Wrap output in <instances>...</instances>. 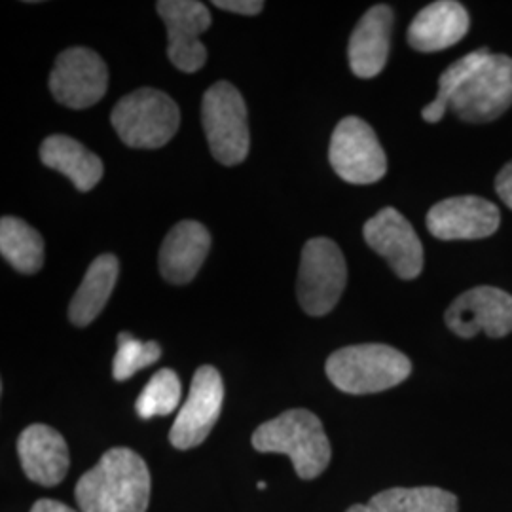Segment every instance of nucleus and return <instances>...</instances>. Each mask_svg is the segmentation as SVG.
<instances>
[{
	"label": "nucleus",
	"instance_id": "nucleus-1",
	"mask_svg": "<svg viewBox=\"0 0 512 512\" xmlns=\"http://www.w3.org/2000/svg\"><path fill=\"white\" fill-rule=\"evenodd\" d=\"M74 495L82 512H147V463L129 448H112L78 480Z\"/></svg>",
	"mask_w": 512,
	"mask_h": 512
},
{
	"label": "nucleus",
	"instance_id": "nucleus-2",
	"mask_svg": "<svg viewBox=\"0 0 512 512\" xmlns=\"http://www.w3.org/2000/svg\"><path fill=\"white\" fill-rule=\"evenodd\" d=\"M253 446L262 454H285L293 461L302 480H313L329 467V437L321 420L304 408L287 410L274 420L262 423L253 435Z\"/></svg>",
	"mask_w": 512,
	"mask_h": 512
},
{
	"label": "nucleus",
	"instance_id": "nucleus-3",
	"mask_svg": "<svg viewBox=\"0 0 512 512\" xmlns=\"http://www.w3.org/2000/svg\"><path fill=\"white\" fill-rule=\"evenodd\" d=\"M327 376L349 395H370L403 384L412 372L410 359L385 344H361L338 349L327 359Z\"/></svg>",
	"mask_w": 512,
	"mask_h": 512
},
{
	"label": "nucleus",
	"instance_id": "nucleus-4",
	"mask_svg": "<svg viewBox=\"0 0 512 512\" xmlns=\"http://www.w3.org/2000/svg\"><path fill=\"white\" fill-rule=\"evenodd\" d=\"M110 122L124 145L162 148L181 126V110L167 93L141 88L116 103Z\"/></svg>",
	"mask_w": 512,
	"mask_h": 512
},
{
	"label": "nucleus",
	"instance_id": "nucleus-5",
	"mask_svg": "<svg viewBox=\"0 0 512 512\" xmlns=\"http://www.w3.org/2000/svg\"><path fill=\"white\" fill-rule=\"evenodd\" d=\"M202 124L213 158L222 165H238L251 147L247 105L238 88L220 80L202 99Z\"/></svg>",
	"mask_w": 512,
	"mask_h": 512
},
{
	"label": "nucleus",
	"instance_id": "nucleus-6",
	"mask_svg": "<svg viewBox=\"0 0 512 512\" xmlns=\"http://www.w3.org/2000/svg\"><path fill=\"white\" fill-rule=\"evenodd\" d=\"M348 283V266L340 247L329 238H313L304 245L298 268L296 296L311 317L336 308Z\"/></svg>",
	"mask_w": 512,
	"mask_h": 512
},
{
	"label": "nucleus",
	"instance_id": "nucleus-7",
	"mask_svg": "<svg viewBox=\"0 0 512 512\" xmlns=\"http://www.w3.org/2000/svg\"><path fill=\"white\" fill-rule=\"evenodd\" d=\"M512 107V57L492 54L452 97L450 109L459 120L486 124Z\"/></svg>",
	"mask_w": 512,
	"mask_h": 512
},
{
	"label": "nucleus",
	"instance_id": "nucleus-8",
	"mask_svg": "<svg viewBox=\"0 0 512 512\" xmlns=\"http://www.w3.org/2000/svg\"><path fill=\"white\" fill-rule=\"evenodd\" d=\"M329 160L336 175L351 184L378 183L387 158L374 129L357 116L344 118L330 137Z\"/></svg>",
	"mask_w": 512,
	"mask_h": 512
},
{
	"label": "nucleus",
	"instance_id": "nucleus-9",
	"mask_svg": "<svg viewBox=\"0 0 512 512\" xmlns=\"http://www.w3.org/2000/svg\"><path fill=\"white\" fill-rule=\"evenodd\" d=\"M109 90V69L90 48H69L57 55L50 74V92L69 109H88Z\"/></svg>",
	"mask_w": 512,
	"mask_h": 512
},
{
	"label": "nucleus",
	"instance_id": "nucleus-10",
	"mask_svg": "<svg viewBox=\"0 0 512 512\" xmlns=\"http://www.w3.org/2000/svg\"><path fill=\"white\" fill-rule=\"evenodd\" d=\"M167 27V55L175 69L198 73L207 61L200 35L211 27V12L198 0H162L156 4Z\"/></svg>",
	"mask_w": 512,
	"mask_h": 512
},
{
	"label": "nucleus",
	"instance_id": "nucleus-11",
	"mask_svg": "<svg viewBox=\"0 0 512 512\" xmlns=\"http://www.w3.org/2000/svg\"><path fill=\"white\" fill-rule=\"evenodd\" d=\"M224 384L215 366H200L192 378L188 399L171 427L169 440L177 450L200 446L222 412Z\"/></svg>",
	"mask_w": 512,
	"mask_h": 512
},
{
	"label": "nucleus",
	"instance_id": "nucleus-12",
	"mask_svg": "<svg viewBox=\"0 0 512 512\" xmlns=\"http://www.w3.org/2000/svg\"><path fill=\"white\" fill-rule=\"evenodd\" d=\"M446 325L459 338H473L478 332L503 338L512 332V296L488 285L459 294L446 310Z\"/></svg>",
	"mask_w": 512,
	"mask_h": 512
},
{
	"label": "nucleus",
	"instance_id": "nucleus-13",
	"mask_svg": "<svg viewBox=\"0 0 512 512\" xmlns=\"http://www.w3.org/2000/svg\"><path fill=\"white\" fill-rule=\"evenodd\" d=\"M363 236L372 251L384 256L391 270L401 279H416L423 270V245L414 226L403 215L385 207L366 220Z\"/></svg>",
	"mask_w": 512,
	"mask_h": 512
},
{
	"label": "nucleus",
	"instance_id": "nucleus-14",
	"mask_svg": "<svg viewBox=\"0 0 512 512\" xmlns=\"http://www.w3.org/2000/svg\"><path fill=\"white\" fill-rule=\"evenodd\" d=\"M499 224L497 205L478 196L448 198L435 203L427 213V230L442 241L490 238Z\"/></svg>",
	"mask_w": 512,
	"mask_h": 512
},
{
	"label": "nucleus",
	"instance_id": "nucleus-15",
	"mask_svg": "<svg viewBox=\"0 0 512 512\" xmlns=\"http://www.w3.org/2000/svg\"><path fill=\"white\" fill-rule=\"evenodd\" d=\"M18 454L23 473L40 486H57L69 473V446L50 425H29L19 435Z\"/></svg>",
	"mask_w": 512,
	"mask_h": 512
},
{
	"label": "nucleus",
	"instance_id": "nucleus-16",
	"mask_svg": "<svg viewBox=\"0 0 512 512\" xmlns=\"http://www.w3.org/2000/svg\"><path fill=\"white\" fill-rule=\"evenodd\" d=\"M471 19L456 0H437L425 6L408 27V44L421 54H435L458 44L469 33Z\"/></svg>",
	"mask_w": 512,
	"mask_h": 512
},
{
	"label": "nucleus",
	"instance_id": "nucleus-17",
	"mask_svg": "<svg viewBox=\"0 0 512 512\" xmlns=\"http://www.w3.org/2000/svg\"><path fill=\"white\" fill-rule=\"evenodd\" d=\"M395 14L387 4L372 6L359 19L349 38V67L359 78H374L384 71Z\"/></svg>",
	"mask_w": 512,
	"mask_h": 512
},
{
	"label": "nucleus",
	"instance_id": "nucleus-18",
	"mask_svg": "<svg viewBox=\"0 0 512 512\" xmlns=\"http://www.w3.org/2000/svg\"><path fill=\"white\" fill-rule=\"evenodd\" d=\"M211 249V234L198 220H181L165 236L160 249V272L173 285L190 283Z\"/></svg>",
	"mask_w": 512,
	"mask_h": 512
},
{
	"label": "nucleus",
	"instance_id": "nucleus-19",
	"mask_svg": "<svg viewBox=\"0 0 512 512\" xmlns=\"http://www.w3.org/2000/svg\"><path fill=\"white\" fill-rule=\"evenodd\" d=\"M42 164L63 173L80 192H90L103 179V162L92 150L67 135H52L40 145Z\"/></svg>",
	"mask_w": 512,
	"mask_h": 512
},
{
	"label": "nucleus",
	"instance_id": "nucleus-20",
	"mask_svg": "<svg viewBox=\"0 0 512 512\" xmlns=\"http://www.w3.org/2000/svg\"><path fill=\"white\" fill-rule=\"evenodd\" d=\"M120 264L114 255L97 256L84 275L69 306V319L76 327H88L105 310L118 281Z\"/></svg>",
	"mask_w": 512,
	"mask_h": 512
},
{
	"label": "nucleus",
	"instance_id": "nucleus-21",
	"mask_svg": "<svg viewBox=\"0 0 512 512\" xmlns=\"http://www.w3.org/2000/svg\"><path fill=\"white\" fill-rule=\"evenodd\" d=\"M346 512H458V497L435 486L389 488Z\"/></svg>",
	"mask_w": 512,
	"mask_h": 512
},
{
	"label": "nucleus",
	"instance_id": "nucleus-22",
	"mask_svg": "<svg viewBox=\"0 0 512 512\" xmlns=\"http://www.w3.org/2000/svg\"><path fill=\"white\" fill-rule=\"evenodd\" d=\"M0 253L19 274H37L44 266V239L25 220L4 217L0 222Z\"/></svg>",
	"mask_w": 512,
	"mask_h": 512
},
{
	"label": "nucleus",
	"instance_id": "nucleus-23",
	"mask_svg": "<svg viewBox=\"0 0 512 512\" xmlns=\"http://www.w3.org/2000/svg\"><path fill=\"white\" fill-rule=\"evenodd\" d=\"M490 55L492 54L486 48L476 50V52H471V54L461 57L456 63H452L444 73L440 74L437 99H433L425 109L421 110L423 120L429 122V124L440 122L444 118V114H446V109L450 107L452 97L486 63V59Z\"/></svg>",
	"mask_w": 512,
	"mask_h": 512
},
{
	"label": "nucleus",
	"instance_id": "nucleus-24",
	"mask_svg": "<svg viewBox=\"0 0 512 512\" xmlns=\"http://www.w3.org/2000/svg\"><path fill=\"white\" fill-rule=\"evenodd\" d=\"M181 393H183V387H181L179 376L169 368H162L148 380L145 389L141 391L135 403V412L143 420H150L156 416H169L181 403Z\"/></svg>",
	"mask_w": 512,
	"mask_h": 512
},
{
	"label": "nucleus",
	"instance_id": "nucleus-25",
	"mask_svg": "<svg viewBox=\"0 0 512 512\" xmlns=\"http://www.w3.org/2000/svg\"><path fill=\"white\" fill-rule=\"evenodd\" d=\"M162 355L158 342H141L129 332L118 334V351L112 361V376L116 382H126L139 370L154 365Z\"/></svg>",
	"mask_w": 512,
	"mask_h": 512
},
{
	"label": "nucleus",
	"instance_id": "nucleus-26",
	"mask_svg": "<svg viewBox=\"0 0 512 512\" xmlns=\"http://www.w3.org/2000/svg\"><path fill=\"white\" fill-rule=\"evenodd\" d=\"M213 4L220 10L234 12V14H241V16H256L264 8L262 0H215Z\"/></svg>",
	"mask_w": 512,
	"mask_h": 512
},
{
	"label": "nucleus",
	"instance_id": "nucleus-27",
	"mask_svg": "<svg viewBox=\"0 0 512 512\" xmlns=\"http://www.w3.org/2000/svg\"><path fill=\"white\" fill-rule=\"evenodd\" d=\"M495 192L501 198V202L512 209V162L505 165L495 177Z\"/></svg>",
	"mask_w": 512,
	"mask_h": 512
},
{
	"label": "nucleus",
	"instance_id": "nucleus-28",
	"mask_svg": "<svg viewBox=\"0 0 512 512\" xmlns=\"http://www.w3.org/2000/svg\"><path fill=\"white\" fill-rule=\"evenodd\" d=\"M31 512H76L71 509V507H67V505H63V503H59V501H54V499H38L37 503L33 505V509Z\"/></svg>",
	"mask_w": 512,
	"mask_h": 512
}]
</instances>
